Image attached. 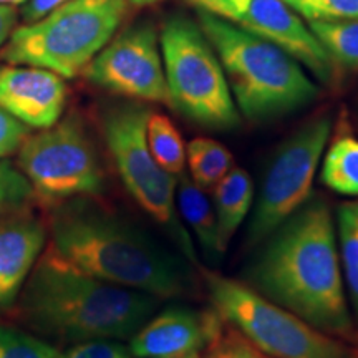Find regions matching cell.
Returning a JSON list of instances; mask_svg holds the SVG:
<instances>
[{"instance_id":"obj_10","label":"cell","mask_w":358,"mask_h":358,"mask_svg":"<svg viewBox=\"0 0 358 358\" xmlns=\"http://www.w3.org/2000/svg\"><path fill=\"white\" fill-rule=\"evenodd\" d=\"M332 131V120L319 115L302 124L277 150L250 211L249 244L259 245L312 196V186Z\"/></svg>"},{"instance_id":"obj_19","label":"cell","mask_w":358,"mask_h":358,"mask_svg":"<svg viewBox=\"0 0 358 358\" xmlns=\"http://www.w3.org/2000/svg\"><path fill=\"white\" fill-rule=\"evenodd\" d=\"M189 176L203 189L214 187L234 168V158L222 143L213 138H194L186 146Z\"/></svg>"},{"instance_id":"obj_9","label":"cell","mask_w":358,"mask_h":358,"mask_svg":"<svg viewBox=\"0 0 358 358\" xmlns=\"http://www.w3.org/2000/svg\"><path fill=\"white\" fill-rule=\"evenodd\" d=\"M19 150L22 173L43 199L96 196L105 189L100 159L78 116L27 136Z\"/></svg>"},{"instance_id":"obj_27","label":"cell","mask_w":358,"mask_h":358,"mask_svg":"<svg viewBox=\"0 0 358 358\" xmlns=\"http://www.w3.org/2000/svg\"><path fill=\"white\" fill-rule=\"evenodd\" d=\"M60 358H128V350L113 340H90L60 353Z\"/></svg>"},{"instance_id":"obj_12","label":"cell","mask_w":358,"mask_h":358,"mask_svg":"<svg viewBox=\"0 0 358 358\" xmlns=\"http://www.w3.org/2000/svg\"><path fill=\"white\" fill-rule=\"evenodd\" d=\"M232 24L274 43L320 82H332L335 64L329 52L302 17L282 0H250L245 12Z\"/></svg>"},{"instance_id":"obj_13","label":"cell","mask_w":358,"mask_h":358,"mask_svg":"<svg viewBox=\"0 0 358 358\" xmlns=\"http://www.w3.org/2000/svg\"><path fill=\"white\" fill-rule=\"evenodd\" d=\"M222 324L213 307H169L143 324L129 342V352L138 358H198L211 347Z\"/></svg>"},{"instance_id":"obj_25","label":"cell","mask_w":358,"mask_h":358,"mask_svg":"<svg viewBox=\"0 0 358 358\" xmlns=\"http://www.w3.org/2000/svg\"><path fill=\"white\" fill-rule=\"evenodd\" d=\"M34 196V187L22 171L0 161V217L19 213Z\"/></svg>"},{"instance_id":"obj_18","label":"cell","mask_w":358,"mask_h":358,"mask_svg":"<svg viewBox=\"0 0 358 358\" xmlns=\"http://www.w3.org/2000/svg\"><path fill=\"white\" fill-rule=\"evenodd\" d=\"M320 181L347 198H358V138L338 133L322 156Z\"/></svg>"},{"instance_id":"obj_28","label":"cell","mask_w":358,"mask_h":358,"mask_svg":"<svg viewBox=\"0 0 358 358\" xmlns=\"http://www.w3.org/2000/svg\"><path fill=\"white\" fill-rule=\"evenodd\" d=\"M29 136V127L0 108V159L13 155Z\"/></svg>"},{"instance_id":"obj_16","label":"cell","mask_w":358,"mask_h":358,"mask_svg":"<svg viewBox=\"0 0 358 358\" xmlns=\"http://www.w3.org/2000/svg\"><path fill=\"white\" fill-rule=\"evenodd\" d=\"M213 206L216 214L219 245L222 252L229 248L254 206V182L250 174L243 168H232L213 187Z\"/></svg>"},{"instance_id":"obj_33","label":"cell","mask_w":358,"mask_h":358,"mask_svg":"<svg viewBox=\"0 0 358 358\" xmlns=\"http://www.w3.org/2000/svg\"><path fill=\"white\" fill-rule=\"evenodd\" d=\"M161 0H128V3L131 7H146L151 6V3H158Z\"/></svg>"},{"instance_id":"obj_15","label":"cell","mask_w":358,"mask_h":358,"mask_svg":"<svg viewBox=\"0 0 358 358\" xmlns=\"http://www.w3.org/2000/svg\"><path fill=\"white\" fill-rule=\"evenodd\" d=\"M45 239L47 231L38 219L17 213L0 217V308L17 299Z\"/></svg>"},{"instance_id":"obj_29","label":"cell","mask_w":358,"mask_h":358,"mask_svg":"<svg viewBox=\"0 0 358 358\" xmlns=\"http://www.w3.org/2000/svg\"><path fill=\"white\" fill-rule=\"evenodd\" d=\"M198 10L227 22H236L249 7L250 0H187Z\"/></svg>"},{"instance_id":"obj_21","label":"cell","mask_w":358,"mask_h":358,"mask_svg":"<svg viewBox=\"0 0 358 358\" xmlns=\"http://www.w3.org/2000/svg\"><path fill=\"white\" fill-rule=\"evenodd\" d=\"M335 65L358 70V19L308 24Z\"/></svg>"},{"instance_id":"obj_35","label":"cell","mask_w":358,"mask_h":358,"mask_svg":"<svg viewBox=\"0 0 358 358\" xmlns=\"http://www.w3.org/2000/svg\"><path fill=\"white\" fill-rule=\"evenodd\" d=\"M198 358H199V357H198Z\"/></svg>"},{"instance_id":"obj_31","label":"cell","mask_w":358,"mask_h":358,"mask_svg":"<svg viewBox=\"0 0 358 358\" xmlns=\"http://www.w3.org/2000/svg\"><path fill=\"white\" fill-rule=\"evenodd\" d=\"M19 20V12L13 8V6H0V45L7 42Z\"/></svg>"},{"instance_id":"obj_17","label":"cell","mask_w":358,"mask_h":358,"mask_svg":"<svg viewBox=\"0 0 358 358\" xmlns=\"http://www.w3.org/2000/svg\"><path fill=\"white\" fill-rule=\"evenodd\" d=\"M176 206L182 224L189 231L192 239L199 244L206 257L213 261L221 257L224 252L219 245L213 201L208 198L206 189L196 185L186 173L178 176Z\"/></svg>"},{"instance_id":"obj_34","label":"cell","mask_w":358,"mask_h":358,"mask_svg":"<svg viewBox=\"0 0 358 358\" xmlns=\"http://www.w3.org/2000/svg\"><path fill=\"white\" fill-rule=\"evenodd\" d=\"M25 0H0V6H20Z\"/></svg>"},{"instance_id":"obj_22","label":"cell","mask_w":358,"mask_h":358,"mask_svg":"<svg viewBox=\"0 0 358 358\" xmlns=\"http://www.w3.org/2000/svg\"><path fill=\"white\" fill-rule=\"evenodd\" d=\"M335 229L343 279L347 280L358 272V201L340 206Z\"/></svg>"},{"instance_id":"obj_7","label":"cell","mask_w":358,"mask_h":358,"mask_svg":"<svg viewBox=\"0 0 358 358\" xmlns=\"http://www.w3.org/2000/svg\"><path fill=\"white\" fill-rule=\"evenodd\" d=\"M150 111L141 103L110 106L103 115V136L129 196L176 244L187 262L199 268L198 248L179 217L178 178L156 163L146 140Z\"/></svg>"},{"instance_id":"obj_1","label":"cell","mask_w":358,"mask_h":358,"mask_svg":"<svg viewBox=\"0 0 358 358\" xmlns=\"http://www.w3.org/2000/svg\"><path fill=\"white\" fill-rule=\"evenodd\" d=\"M259 245L248 268L250 289L322 332L353 337L335 219L324 198L312 194Z\"/></svg>"},{"instance_id":"obj_26","label":"cell","mask_w":358,"mask_h":358,"mask_svg":"<svg viewBox=\"0 0 358 358\" xmlns=\"http://www.w3.org/2000/svg\"><path fill=\"white\" fill-rule=\"evenodd\" d=\"M209 352H211L209 358H272L252 345L244 335H241L226 322L209 347Z\"/></svg>"},{"instance_id":"obj_8","label":"cell","mask_w":358,"mask_h":358,"mask_svg":"<svg viewBox=\"0 0 358 358\" xmlns=\"http://www.w3.org/2000/svg\"><path fill=\"white\" fill-rule=\"evenodd\" d=\"M221 319L272 358H358L345 340L322 332L295 313L267 301L245 282L201 271Z\"/></svg>"},{"instance_id":"obj_6","label":"cell","mask_w":358,"mask_h":358,"mask_svg":"<svg viewBox=\"0 0 358 358\" xmlns=\"http://www.w3.org/2000/svg\"><path fill=\"white\" fill-rule=\"evenodd\" d=\"M169 106L208 129L241 123L226 73L199 24L185 15L166 19L159 37Z\"/></svg>"},{"instance_id":"obj_32","label":"cell","mask_w":358,"mask_h":358,"mask_svg":"<svg viewBox=\"0 0 358 358\" xmlns=\"http://www.w3.org/2000/svg\"><path fill=\"white\" fill-rule=\"evenodd\" d=\"M345 284H347L348 294H350V302H352L353 312H355V319L358 324V272L353 277H350V279H347Z\"/></svg>"},{"instance_id":"obj_2","label":"cell","mask_w":358,"mask_h":358,"mask_svg":"<svg viewBox=\"0 0 358 358\" xmlns=\"http://www.w3.org/2000/svg\"><path fill=\"white\" fill-rule=\"evenodd\" d=\"M48 250L85 274L158 299L181 297L192 285L185 261L122 219L90 206L58 214Z\"/></svg>"},{"instance_id":"obj_3","label":"cell","mask_w":358,"mask_h":358,"mask_svg":"<svg viewBox=\"0 0 358 358\" xmlns=\"http://www.w3.org/2000/svg\"><path fill=\"white\" fill-rule=\"evenodd\" d=\"M158 306V297L85 274L48 249L22 299L30 324L77 343L131 337Z\"/></svg>"},{"instance_id":"obj_23","label":"cell","mask_w":358,"mask_h":358,"mask_svg":"<svg viewBox=\"0 0 358 358\" xmlns=\"http://www.w3.org/2000/svg\"><path fill=\"white\" fill-rule=\"evenodd\" d=\"M295 13L312 22L358 19V0H282Z\"/></svg>"},{"instance_id":"obj_30","label":"cell","mask_w":358,"mask_h":358,"mask_svg":"<svg viewBox=\"0 0 358 358\" xmlns=\"http://www.w3.org/2000/svg\"><path fill=\"white\" fill-rule=\"evenodd\" d=\"M65 2H69V0H25L22 3L19 15L25 24H34Z\"/></svg>"},{"instance_id":"obj_24","label":"cell","mask_w":358,"mask_h":358,"mask_svg":"<svg viewBox=\"0 0 358 358\" xmlns=\"http://www.w3.org/2000/svg\"><path fill=\"white\" fill-rule=\"evenodd\" d=\"M0 358H60L50 343L0 324Z\"/></svg>"},{"instance_id":"obj_14","label":"cell","mask_w":358,"mask_h":358,"mask_svg":"<svg viewBox=\"0 0 358 358\" xmlns=\"http://www.w3.org/2000/svg\"><path fill=\"white\" fill-rule=\"evenodd\" d=\"M66 87L60 75L38 66H0V108L25 127L45 129L60 122Z\"/></svg>"},{"instance_id":"obj_4","label":"cell","mask_w":358,"mask_h":358,"mask_svg":"<svg viewBox=\"0 0 358 358\" xmlns=\"http://www.w3.org/2000/svg\"><path fill=\"white\" fill-rule=\"evenodd\" d=\"M198 24L221 62L237 110L248 120L280 118L319 96L301 64L274 43L201 10Z\"/></svg>"},{"instance_id":"obj_11","label":"cell","mask_w":358,"mask_h":358,"mask_svg":"<svg viewBox=\"0 0 358 358\" xmlns=\"http://www.w3.org/2000/svg\"><path fill=\"white\" fill-rule=\"evenodd\" d=\"M83 73L90 83L116 95L169 105L158 34L150 22L131 25L111 38Z\"/></svg>"},{"instance_id":"obj_20","label":"cell","mask_w":358,"mask_h":358,"mask_svg":"<svg viewBox=\"0 0 358 358\" xmlns=\"http://www.w3.org/2000/svg\"><path fill=\"white\" fill-rule=\"evenodd\" d=\"M146 140L151 155L161 168L174 178L181 176L186 166V145L181 133L166 115L150 111L146 122Z\"/></svg>"},{"instance_id":"obj_5","label":"cell","mask_w":358,"mask_h":358,"mask_svg":"<svg viewBox=\"0 0 358 358\" xmlns=\"http://www.w3.org/2000/svg\"><path fill=\"white\" fill-rule=\"evenodd\" d=\"M129 8L128 0H69L43 19L13 30L0 58L73 78L115 37Z\"/></svg>"}]
</instances>
